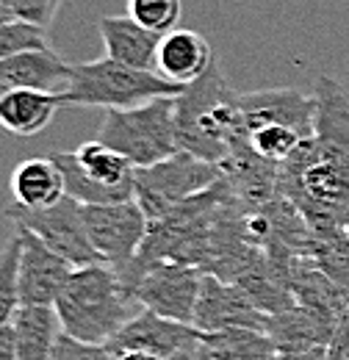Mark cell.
Instances as JSON below:
<instances>
[{"label":"cell","instance_id":"6da1fadb","mask_svg":"<svg viewBox=\"0 0 349 360\" xmlns=\"http://www.w3.org/2000/svg\"><path fill=\"white\" fill-rule=\"evenodd\" d=\"M316 131L277 167L288 197L322 247L349 244V97L322 75L316 81Z\"/></svg>","mask_w":349,"mask_h":360},{"label":"cell","instance_id":"7a4b0ae2","mask_svg":"<svg viewBox=\"0 0 349 360\" xmlns=\"http://www.w3.org/2000/svg\"><path fill=\"white\" fill-rule=\"evenodd\" d=\"M174 134L180 150L211 164H222L233 150L247 144L239 91L224 81L217 58L174 97Z\"/></svg>","mask_w":349,"mask_h":360},{"label":"cell","instance_id":"3957f363","mask_svg":"<svg viewBox=\"0 0 349 360\" xmlns=\"http://www.w3.org/2000/svg\"><path fill=\"white\" fill-rule=\"evenodd\" d=\"M53 308L61 321V333L103 347L141 311V305L125 291L117 269L108 264L72 269Z\"/></svg>","mask_w":349,"mask_h":360},{"label":"cell","instance_id":"277c9868","mask_svg":"<svg viewBox=\"0 0 349 360\" xmlns=\"http://www.w3.org/2000/svg\"><path fill=\"white\" fill-rule=\"evenodd\" d=\"M180 84L161 78L156 70H133L108 56L72 64L70 86L61 91L64 105L97 108H133L158 97H177Z\"/></svg>","mask_w":349,"mask_h":360},{"label":"cell","instance_id":"5b68a950","mask_svg":"<svg viewBox=\"0 0 349 360\" xmlns=\"http://www.w3.org/2000/svg\"><path fill=\"white\" fill-rule=\"evenodd\" d=\"M97 139L125 155L136 169L170 158L180 150L174 134V97H158L133 108H108Z\"/></svg>","mask_w":349,"mask_h":360},{"label":"cell","instance_id":"8992f818","mask_svg":"<svg viewBox=\"0 0 349 360\" xmlns=\"http://www.w3.org/2000/svg\"><path fill=\"white\" fill-rule=\"evenodd\" d=\"M222 180V167L205 158H197L186 150H177L170 158L139 167L133 172V200L144 211L147 222L167 217L177 205L191 200L194 194L211 188Z\"/></svg>","mask_w":349,"mask_h":360},{"label":"cell","instance_id":"52a82bcc","mask_svg":"<svg viewBox=\"0 0 349 360\" xmlns=\"http://www.w3.org/2000/svg\"><path fill=\"white\" fill-rule=\"evenodd\" d=\"M53 161L64 175L67 194L75 197L81 205L133 200L136 167L100 139L84 141L72 153H53Z\"/></svg>","mask_w":349,"mask_h":360},{"label":"cell","instance_id":"ba28073f","mask_svg":"<svg viewBox=\"0 0 349 360\" xmlns=\"http://www.w3.org/2000/svg\"><path fill=\"white\" fill-rule=\"evenodd\" d=\"M203 274L205 271L200 266H191V264L161 261V264H153V266L139 271L125 285V291L141 308L164 316V319H172V321L191 324L200 285H203Z\"/></svg>","mask_w":349,"mask_h":360},{"label":"cell","instance_id":"9c48e42d","mask_svg":"<svg viewBox=\"0 0 349 360\" xmlns=\"http://www.w3.org/2000/svg\"><path fill=\"white\" fill-rule=\"evenodd\" d=\"M8 217L20 227L31 230L39 236L44 244L58 252L64 261H70L75 269L89 266V264H103L97 250L91 247L84 222V205L75 197H64L56 205L42 208V211H23V208H8Z\"/></svg>","mask_w":349,"mask_h":360},{"label":"cell","instance_id":"30bf717a","mask_svg":"<svg viewBox=\"0 0 349 360\" xmlns=\"http://www.w3.org/2000/svg\"><path fill=\"white\" fill-rule=\"evenodd\" d=\"M84 222L91 247L103 258V264L117 271L128 269L147 236V217L136 200L84 205Z\"/></svg>","mask_w":349,"mask_h":360},{"label":"cell","instance_id":"8fae6325","mask_svg":"<svg viewBox=\"0 0 349 360\" xmlns=\"http://www.w3.org/2000/svg\"><path fill=\"white\" fill-rule=\"evenodd\" d=\"M203 344V333L194 324L172 321L164 316L153 314L141 308L131 321L106 344L108 352H125V349H139L150 352L164 360L180 358V355H194Z\"/></svg>","mask_w":349,"mask_h":360},{"label":"cell","instance_id":"7c38bea8","mask_svg":"<svg viewBox=\"0 0 349 360\" xmlns=\"http://www.w3.org/2000/svg\"><path fill=\"white\" fill-rule=\"evenodd\" d=\"M191 324L200 333H219V330H230V327H247V330L266 333L269 316L263 314L236 283H224L214 274H203V285H200Z\"/></svg>","mask_w":349,"mask_h":360},{"label":"cell","instance_id":"4fadbf2b","mask_svg":"<svg viewBox=\"0 0 349 360\" xmlns=\"http://www.w3.org/2000/svg\"><path fill=\"white\" fill-rule=\"evenodd\" d=\"M20 250V302L23 305H56L61 288L67 285L72 264L53 252L39 236L17 225Z\"/></svg>","mask_w":349,"mask_h":360},{"label":"cell","instance_id":"5bb4252c","mask_svg":"<svg viewBox=\"0 0 349 360\" xmlns=\"http://www.w3.org/2000/svg\"><path fill=\"white\" fill-rule=\"evenodd\" d=\"M244 134L261 125H286L310 139L316 131V94L300 89H255L239 94Z\"/></svg>","mask_w":349,"mask_h":360},{"label":"cell","instance_id":"9a60e30c","mask_svg":"<svg viewBox=\"0 0 349 360\" xmlns=\"http://www.w3.org/2000/svg\"><path fill=\"white\" fill-rule=\"evenodd\" d=\"M72 64H67L53 47H34L0 58V84L8 89L61 91L70 86Z\"/></svg>","mask_w":349,"mask_h":360},{"label":"cell","instance_id":"2e32d148","mask_svg":"<svg viewBox=\"0 0 349 360\" xmlns=\"http://www.w3.org/2000/svg\"><path fill=\"white\" fill-rule=\"evenodd\" d=\"M97 34L106 45V56L133 70H156L158 45L164 34L139 25L128 14H106L97 20Z\"/></svg>","mask_w":349,"mask_h":360},{"label":"cell","instance_id":"e0dca14e","mask_svg":"<svg viewBox=\"0 0 349 360\" xmlns=\"http://www.w3.org/2000/svg\"><path fill=\"white\" fill-rule=\"evenodd\" d=\"M211 61H214V50L205 37H200L197 31H189V28H174L161 37L156 72L172 84L186 86V84L197 81L211 67Z\"/></svg>","mask_w":349,"mask_h":360},{"label":"cell","instance_id":"ac0fdd59","mask_svg":"<svg viewBox=\"0 0 349 360\" xmlns=\"http://www.w3.org/2000/svg\"><path fill=\"white\" fill-rule=\"evenodd\" d=\"M11 197H14V208L23 211H42L56 205L58 200L67 197V186H64V175L58 169V164L53 161V155H42V158H28L23 161L8 180Z\"/></svg>","mask_w":349,"mask_h":360},{"label":"cell","instance_id":"d6986e66","mask_svg":"<svg viewBox=\"0 0 349 360\" xmlns=\"http://www.w3.org/2000/svg\"><path fill=\"white\" fill-rule=\"evenodd\" d=\"M266 333L272 335L277 355H305L313 352L319 347H327L336 327H330L327 321H322L319 316H313L310 311H305L303 305H294L283 314L269 316Z\"/></svg>","mask_w":349,"mask_h":360},{"label":"cell","instance_id":"ffe728a7","mask_svg":"<svg viewBox=\"0 0 349 360\" xmlns=\"http://www.w3.org/2000/svg\"><path fill=\"white\" fill-rule=\"evenodd\" d=\"M64 108L61 94L37 89H8L0 100V128L11 136H37Z\"/></svg>","mask_w":349,"mask_h":360},{"label":"cell","instance_id":"44dd1931","mask_svg":"<svg viewBox=\"0 0 349 360\" xmlns=\"http://www.w3.org/2000/svg\"><path fill=\"white\" fill-rule=\"evenodd\" d=\"M11 330L17 360H50L61 335V321L53 305H20Z\"/></svg>","mask_w":349,"mask_h":360},{"label":"cell","instance_id":"7402d4cb","mask_svg":"<svg viewBox=\"0 0 349 360\" xmlns=\"http://www.w3.org/2000/svg\"><path fill=\"white\" fill-rule=\"evenodd\" d=\"M200 349L211 360H274L277 347L269 333L230 327L219 333H203Z\"/></svg>","mask_w":349,"mask_h":360},{"label":"cell","instance_id":"603a6c76","mask_svg":"<svg viewBox=\"0 0 349 360\" xmlns=\"http://www.w3.org/2000/svg\"><path fill=\"white\" fill-rule=\"evenodd\" d=\"M20 233H14L0 250V327L11 324L20 311Z\"/></svg>","mask_w":349,"mask_h":360},{"label":"cell","instance_id":"cb8c5ba5","mask_svg":"<svg viewBox=\"0 0 349 360\" xmlns=\"http://www.w3.org/2000/svg\"><path fill=\"white\" fill-rule=\"evenodd\" d=\"M303 141H307L305 136H300L286 125H261V128L247 131V147L255 155H261L263 161L277 164V167L283 161H288Z\"/></svg>","mask_w":349,"mask_h":360},{"label":"cell","instance_id":"d4e9b609","mask_svg":"<svg viewBox=\"0 0 349 360\" xmlns=\"http://www.w3.org/2000/svg\"><path fill=\"white\" fill-rule=\"evenodd\" d=\"M180 14H183V0H128V17L156 34L174 31Z\"/></svg>","mask_w":349,"mask_h":360},{"label":"cell","instance_id":"484cf974","mask_svg":"<svg viewBox=\"0 0 349 360\" xmlns=\"http://www.w3.org/2000/svg\"><path fill=\"white\" fill-rule=\"evenodd\" d=\"M34 47H50L44 28H37L31 22H23V20L0 25V58H8V56L23 53V50H34Z\"/></svg>","mask_w":349,"mask_h":360},{"label":"cell","instance_id":"4316f807","mask_svg":"<svg viewBox=\"0 0 349 360\" xmlns=\"http://www.w3.org/2000/svg\"><path fill=\"white\" fill-rule=\"evenodd\" d=\"M50 360H114V355L103 344H84V341L70 338L67 333H61Z\"/></svg>","mask_w":349,"mask_h":360},{"label":"cell","instance_id":"83f0119b","mask_svg":"<svg viewBox=\"0 0 349 360\" xmlns=\"http://www.w3.org/2000/svg\"><path fill=\"white\" fill-rule=\"evenodd\" d=\"M58 8H61V0H17V20L47 31L53 25Z\"/></svg>","mask_w":349,"mask_h":360},{"label":"cell","instance_id":"f1b7e54d","mask_svg":"<svg viewBox=\"0 0 349 360\" xmlns=\"http://www.w3.org/2000/svg\"><path fill=\"white\" fill-rule=\"evenodd\" d=\"M0 360H17V352H14V330H11V324L0 327Z\"/></svg>","mask_w":349,"mask_h":360},{"label":"cell","instance_id":"f546056e","mask_svg":"<svg viewBox=\"0 0 349 360\" xmlns=\"http://www.w3.org/2000/svg\"><path fill=\"white\" fill-rule=\"evenodd\" d=\"M17 20V0H0V25Z\"/></svg>","mask_w":349,"mask_h":360},{"label":"cell","instance_id":"4dcf8cb0","mask_svg":"<svg viewBox=\"0 0 349 360\" xmlns=\"http://www.w3.org/2000/svg\"><path fill=\"white\" fill-rule=\"evenodd\" d=\"M114 360H164L158 355H150V352H139V349H125V352H111Z\"/></svg>","mask_w":349,"mask_h":360},{"label":"cell","instance_id":"1f68e13d","mask_svg":"<svg viewBox=\"0 0 349 360\" xmlns=\"http://www.w3.org/2000/svg\"><path fill=\"white\" fill-rule=\"evenodd\" d=\"M191 360H211V358H208V355H205L203 349H197V355H194V358H191Z\"/></svg>","mask_w":349,"mask_h":360},{"label":"cell","instance_id":"d6a6232c","mask_svg":"<svg viewBox=\"0 0 349 360\" xmlns=\"http://www.w3.org/2000/svg\"><path fill=\"white\" fill-rule=\"evenodd\" d=\"M194 355H197V352H194ZM194 355H180V358H172V360H191Z\"/></svg>","mask_w":349,"mask_h":360},{"label":"cell","instance_id":"836d02e7","mask_svg":"<svg viewBox=\"0 0 349 360\" xmlns=\"http://www.w3.org/2000/svg\"><path fill=\"white\" fill-rule=\"evenodd\" d=\"M6 91H8V86H3V84H0V100H3V94H6Z\"/></svg>","mask_w":349,"mask_h":360},{"label":"cell","instance_id":"e575fe53","mask_svg":"<svg viewBox=\"0 0 349 360\" xmlns=\"http://www.w3.org/2000/svg\"><path fill=\"white\" fill-rule=\"evenodd\" d=\"M347 311H349V297H347Z\"/></svg>","mask_w":349,"mask_h":360}]
</instances>
